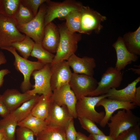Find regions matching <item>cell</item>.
Returning a JSON list of instances; mask_svg holds the SVG:
<instances>
[{
	"label": "cell",
	"mask_w": 140,
	"mask_h": 140,
	"mask_svg": "<svg viewBox=\"0 0 140 140\" xmlns=\"http://www.w3.org/2000/svg\"><path fill=\"white\" fill-rule=\"evenodd\" d=\"M57 26L60 33V39L56 54L51 64L67 60L76 51L78 43L81 39L80 33L70 32L67 28L65 22Z\"/></svg>",
	"instance_id": "1"
},
{
	"label": "cell",
	"mask_w": 140,
	"mask_h": 140,
	"mask_svg": "<svg viewBox=\"0 0 140 140\" xmlns=\"http://www.w3.org/2000/svg\"><path fill=\"white\" fill-rule=\"evenodd\" d=\"M2 50L10 52L14 56L15 60L13 65L15 68L21 72L24 76L23 80L20 86V89L23 93L26 92L32 87L30 79L33 72L35 71L41 69L45 64L38 61H31L23 58L18 54L15 49L12 46L4 48Z\"/></svg>",
	"instance_id": "2"
},
{
	"label": "cell",
	"mask_w": 140,
	"mask_h": 140,
	"mask_svg": "<svg viewBox=\"0 0 140 140\" xmlns=\"http://www.w3.org/2000/svg\"><path fill=\"white\" fill-rule=\"evenodd\" d=\"M109 121L107 124L109 135L115 139L123 132L140 124V118L131 110H119L111 116Z\"/></svg>",
	"instance_id": "3"
},
{
	"label": "cell",
	"mask_w": 140,
	"mask_h": 140,
	"mask_svg": "<svg viewBox=\"0 0 140 140\" xmlns=\"http://www.w3.org/2000/svg\"><path fill=\"white\" fill-rule=\"evenodd\" d=\"M45 4L44 26L55 19H64L72 11L80 10L83 5L81 2L75 0H66L61 2L47 0Z\"/></svg>",
	"instance_id": "4"
},
{
	"label": "cell",
	"mask_w": 140,
	"mask_h": 140,
	"mask_svg": "<svg viewBox=\"0 0 140 140\" xmlns=\"http://www.w3.org/2000/svg\"><path fill=\"white\" fill-rule=\"evenodd\" d=\"M108 97L106 94L97 96H84L81 97L77 100L75 106L77 118H88L99 124L104 117L105 112L97 111L95 107L100 100Z\"/></svg>",
	"instance_id": "5"
},
{
	"label": "cell",
	"mask_w": 140,
	"mask_h": 140,
	"mask_svg": "<svg viewBox=\"0 0 140 140\" xmlns=\"http://www.w3.org/2000/svg\"><path fill=\"white\" fill-rule=\"evenodd\" d=\"M12 17L0 14V48L11 46L12 44L21 41L26 35L22 34L17 28Z\"/></svg>",
	"instance_id": "6"
},
{
	"label": "cell",
	"mask_w": 140,
	"mask_h": 140,
	"mask_svg": "<svg viewBox=\"0 0 140 140\" xmlns=\"http://www.w3.org/2000/svg\"><path fill=\"white\" fill-rule=\"evenodd\" d=\"M45 3L40 7L37 15L29 23L17 26L18 30L31 38L35 43H41L44 35Z\"/></svg>",
	"instance_id": "7"
},
{
	"label": "cell",
	"mask_w": 140,
	"mask_h": 140,
	"mask_svg": "<svg viewBox=\"0 0 140 140\" xmlns=\"http://www.w3.org/2000/svg\"><path fill=\"white\" fill-rule=\"evenodd\" d=\"M80 12L81 33L89 34L93 31L99 33L103 27L101 23L106 17L87 6L83 5Z\"/></svg>",
	"instance_id": "8"
},
{
	"label": "cell",
	"mask_w": 140,
	"mask_h": 140,
	"mask_svg": "<svg viewBox=\"0 0 140 140\" xmlns=\"http://www.w3.org/2000/svg\"><path fill=\"white\" fill-rule=\"evenodd\" d=\"M123 79L121 71L118 70L115 67H109L102 74L96 88L88 96H97L106 94L110 89L119 87Z\"/></svg>",
	"instance_id": "9"
},
{
	"label": "cell",
	"mask_w": 140,
	"mask_h": 140,
	"mask_svg": "<svg viewBox=\"0 0 140 140\" xmlns=\"http://www.w3.org/2000/svg\"><path fill=\"white\" fill-rule=\"evenodd\" d=\"M97 82L93 76L72 73L69 84L78 100L88 96L96 88Z\"/></svg>",
	"instance_id": "10"
},
{
	"label": "cell",
	"mask_w": 140,
	"mask_h": 140,
	"mask_svg": "<svg viewBox=\"0 0 140 140\" xmlns=\"http://www.w3.org/2000/svg\"><path fill=\"white\" fill-rule=\"evenodd\" d=\"M51 75V64H46L41 69L34 71L31 75L35 81L33 88L26 93L32 95L52 94L50 85Z\"/></svg>",
	"instance_id": "11"
},
{
	"label": "cell",
	"mask_w": 140,
	"mask_h": 140,
	"mask_svg": "<svg viewBox=\"0 0 140 140\" xmlns=\"http://www.w3.org/2000/svg\"><path fill=\"white\" fill-rule=\"evenodd\" d=\"M50 85L52 91L69 84L72 73L67 61L51 64Z\"/></svg>",
	"instance_id": "12"
},
{
	"label": "cell",
	"mask_w": 140,
	"mask_h": 140,
	"mask_svg": "<svg viewBox=\"0 0 140 140\" xmlns=\"http://www.w3.org/2000/svg\"><path fill=\"white\" fill-rule=\"evenodd\" d=\"M53 91L52 101L60 106H66L74 118H77L75 110L77 100L69 84L62 86Z\"/></svg>",
	"instance_id": "13"
},
{
	"label": "cell",
	"mask_w": 140,
	"mask_h": 140,
	"mask_svg": "<svg viewBox=\"0 0 140 140\" xmlns=\"http://www.w3.org/2000/svg\"><path fill=\"white\" fill-rule=\"evenodd\" d=\"M73 118L66 106H60L52 101L48 115L45 120L48 124L59 127L65 130L70 122Z\"/></svg>",
	"instance_id": "14"
},
{
	"label": "cell",
	"mask_w": 140,
	"mask_h": 140,
	"mask_svg": "<svg viewBox=\"0 0 140 140\" xmlns=\"http://www.w3.org/2000/svg\"><path fill=\"white\" fill-rule=\"evenodd\" d=\"M100 106L104 108L105 111L104 117L99 124L102 127L106 126L110 117L116 110L121 109L131 110L135 109L136 106L132 102H123L107 97L100 100L97 103L96 107Z\"/></svg>",
	"instance_id": "15"
},
{
	"label": "cell",
	"mask_w": 140,
	"mask_h": 140,
	"mask_svg": "<svg viewBox=\"0 0 140 140\" xmlns=\"http://www.w3.org/2000/svg\"><path fill=\"white\" fill-rule=\"evenodd\" d=\"M67 60L74 73L91 76H93L94 74V69L96 64L94 58L87 56L81 58L74 54Z\"/></svg>",
	"instance_id": "16"
},
{
	"label": "cell",
	"mask_w": 140,
	"mask_h": 140,
	"mask_svg": "<svg viewBox=\"0 0 140 140\" xmlns=\"http://www.w3.org/2000/svg\"><path fill=\"white\" fill-rule=\"evenodd\" d=\"M112 46L116 53L117 60L115 67L118 70L121 71L128 65L138 60V56L131 53L127 49L122 37H119Z\"/></svg>",
	"instance_id": "17"
},
{
	"label": "cell",
	"mask_w": 140,
	"mask_h": 140,
	"mask_svg": "<svg viewBox=\"0 0 140 140\" xmlns=\"http://www.w3.org/2000/svg\"><path fill=\"white\" fill-rule=\"evenodd\" d=\"M33 95L26 92L21 93L16 89H8L2 95V97L5 105L10 113L30 99Z\"/></svg>",
	"instance_id": "18"
},
{
	"label": "cell",
	"mask_w": 140,
	"mask_h": 140,
	"mask_svg": "<svg viewBox=\"0 0 140 140\" xmlns=\"http://www.w3.org/2000/svg\"><path fill=\"white\" fill-rule=\"evenodd\" d=\"M60 33L58 26L52 22L46 25L41 44L46 50L52 53L56 52L59 44Z\"/></svg>",
	"instance_id": "19"
},
{
	"label": "cell",
	"mask_w": 140,
	"mask_h": 140,
	"mask_svg": "<svg viewBox=\"0 0 140 140\" xmlns=\"http://www.w3.org/2000/svg\"><path fill=\"white\" fill-rule=\"evenodd\" d=\"M140 81L139 76L129 84L125 88L120 90L113 88L107 94L108 98L120 101L132 102L138 83Z\"/></svg>",
	"instance_id": "20"
},
{
	"label": "cell",
	"mask_w": 140,
	"mask_h": 140,
	"mask_svg": "<svg viewBox=\"0 0 140 140\" xmlns=\"http://www.w3.org/2000/svg\"><path fill=\"white\" fill-rule=\"evenodd\" d=\"M48 124L45 120L35 116L31 113L24 119L18 122L17 126L30 129L36 137Z\"/></svg>",
	"instance_id": "21"
},
{
	"label": "cell",
	"mask_w": 140,
	"mask_h": 140,
	"mask_svg": "<svg viewBox=\"0 0 140 140\" xmlns=\"http://www.w3.org/2000/svg\"><path fill=\"white\" fill-rule=\"evenodd\" d=\"M36 137V140H66L65 130L59 127L49 124Z\"/></svg>",
	"instance_id": "22"
},
{
	"label": "cell",
	"mask_w": 140,
	"mask_h": 140,
	"mask_svg": "<svg viewBox=\"0 0 140 140\" xmlns=\"http://www.w3.org/2000/svg\"><path fill=\"white\" fill-rule=\"evenodd\" d=\"M40 96L34 95L30 99L10 112V115L18 122L22 121L31 113L33 107L38 101Z\"/></svg>",
	"instance_id": "23"
},
{
	"label": "cell",
	"mask_w": 140,
	"mask_h": 140,
	"mask_svg": "<svg viewBox=\"0 0 140 140\" xmlns=\"http://www.w3.org/2000/svg\"><path fill=\"white\" fill-rule=\"evenodd\" d=\"M52 94L42 95L33 108L31 113L34 116L46 120L52 102Z\"/></svg>",
	"instance_id": "24"
},
{
	"label": "cell",
	"mask_w": 140,
	"mask_h": 140,
	"mask_svg": "<svg viewBox=\"0 0 140 140\" xmlns=\"http://www.w3.org/2000/svg\"><path fill=\"white\" fill-rule=\"evenodd\" d=\"M125 45L131 53L140 55V26L135 31L126 33L122 38Z\"/></svg>",
	"instance_id": "25"
},
{
	"label": "cell",
	"mask_w": 140,
	"mask_h": 140,
	"mask_svg": "<svg viewBox=\"0 0 140 140\" xmlns=\"http://www.w3.org/2000/svg\"><path fill=\"white\" fill-rule=\"evenodd\" d=\"M18 123L10 114L0 120V129L2 130L4 137L7 140H16L15 135Z\"/></svg>",
	"instance_id": "26"
},
{
	"label": "cell",
	"mask_w": 140,
	"mask_h": 140,
	"mask_svg": "<svg viewBox=\"0 0 140 140\" xmlns=\"http://www.w3.org/2000/svg\"><path fill=\"white\" fill-rule=\"evenodd\" d=\"M30 56L36 58L38 61L45 64L52 63L55 57L54 55L45 49L41 43H35Z\"/></svg>",
	"instance_id": "27"
},
{
	"label": "cell",
	"mask_w": 140,
	"mask_h": 140,
	"mask_svg": "<svg viewBox=\"0 0 140 140\" xmlns=\"http://www.w3.org/2000/svg\"><path fill=\"white\" fill-rule=\"evenodd\" d=\"M35 43L31 38L26 35L22 40L13 43L11 46L18 51L23 57L27 59L31 55Z\"/></svg>",
	"instance_id": "28"
},
{
	"label": "cell",
	"mask_w": 140,
	"mask_h": 140,
	"mask_svg": "<svg viewBox=\"0 0 140 140\" xmlns=\"http://www.w3.org/2000/svg\"><path fill=\"white\" fill-rule=\"evenodd\" d=\"M64 18L66 21L65 23L67 28L70 32H78L81 33L80 10L72 11Z\"/></svg>",
	"instance_id": "29"
},
{
	"label": "cell",
	"mask_w": 140,
	"mask_h": 140,
	"mask_svg": "<svg viewBox=\"0 0 140 140\" xmlns=\"http://www.w3.org/2000/svg\"><path fill=\"white\" fill-rule=\"evenodd\" d=\"M35 16L29 9L20 3L13 18L17 25L26 24L32 20Z\"/></svg>",
	"instance_id": "30"
},
{
	"label": "cell",
	"mask_w": 140,
	"mask_h": 140,
	"mask_svg": "<svg viewBox=\"0 0 140 140\" xmlns=\"http://www.w3.org/2000/svg\"><path fill=\"white\" fill-rule=\"evenodd\" d=\"M20 3V0H0V14L13 17Z\"/></svg>",
	"instance_id": "31"
},
{
	"label": "cell",
	"mask_w": 140,
	"mask_h": 140,
	"mask_svg": "<svg viewBox=\"0 0 140 140\" xmlns=\"http://www.w3.org/2000/svg\"><path fill=\"white\" fill-rule=\"evenodd\" d=\"M81 127L92 135L103 134L101 130L92 120L85 117H78Z\"/></svg>",
	"instance_id": "32"
},
{
	"label": "cell",
	"mask_w": 140,
	"mask_h": 140,
	"mask_svg": "<svg viewBox=\"0 0 140 140\" xmlns=\"http://www.w3.org/2000/svg\"><path fill=\"white\" fill-rule=\"evenodd\" d=\"M139 125L123 132L115 138V140H140Z\"/></svg>",
	"instance_id": "33"
},
{
	"label": "cell",
	"mask_w": 140,
	"mask_h": 140,
	"mask_svg": "<svg viewBox=\"0 0 140 140\" xmlns=\"http://www.w3.org/2000/svg\"><path fill=\"white\" fill-rule=\"evenodd\" d=\"M16 140H34L33 132L25 127H18L16 128Z\"/></svg>",
	"instance_id": "34"
},
{
	"label": "cell",
	"mask_w": 140,
	"mask_h": 140,
	"mask_svg": "<svg viewBox=\"0 0 140 140\" xmlns=\"http://www.w3.org/2000/svg\"><path fill=\"white\" fill-rule=\"evenodd\" d=\"M47 0H20L21 3L29 9L35 16L37 14L39 8Z\"/></svg>",
	"instance_id": "35"
},
{
	"label": "cell",
	"mask_w": 140,
	"mask_h": 140,
	"mask_svg": "<svg viewBox=\"0 0 140 140\" xmlns=\"http://www.w3.org/2000/svg\"><path fill=\"white\" fill-rule=\"evenodd\" d=\"M77 133L73 119L69 123L65 130L66 140H76Z\"/></svg>",
	"instance_id": "36"
},
{
	"label": "cell",
	"mask_w": 140,
	"mask_h": 140,
	"mask_svg": "<svg viewBox=\"0 0 140 140\" xmlns=\"http://www.w3.org/2000/svg\"><path fill=\"white\" fill-rule=\"evenodd\" d=\"M7 61L4 53L0 51V65L6 63ZM10 71L7 69L0 70V88L3 86L4 82V77L10 73Z\"/></svg>",
	"instance_id": "37"
},
{
	"label": "cell",
	"mask_w": 140,
	"mask_h": 140,
	"mask_svg": "<svg viewBox=\"0 0 140 140\" xmlns=\"http://www.w3.org/2000/svg\"><path fill=\"white\" fill-rule=\"evenodd\" d=\"M5 105L2 100V95L0 94V116L4 118L10 113Z\"/></svg>",
	"instance_id": "38"
},
{
	"label": "cell",
	"mask_w": 140,
	"mask_h": 140,
	"mask_svg": "<svg viewBox=\"0 0 140 140\" xmlns=\"http://www.w3.org/2000/svg\"><path fill=\"white\" fill-rule=\"evenodd\" d=\"M88 136L93 140H115L112 136L106 135L105 134H90Z\"/></svg>",
	"instance_id": "39"
},
{
	"label": "cell",
	"mask_w": 140,
	"mask_h": 140,
	"mask_svg": "<svg viewBox=\"0 0 140 140\" xmlns=\"http://www.w3.org/2000/svg\"><path fill=\"white\" fill-rule=\"evenodd\" d=\"M136 106H140V87H136L132 102Z\"/></svg>",
	"instance_id": "40"
},
{
	"label": "cell",
	"mask_w": 140,
	"mask_h": 140,
	"mask_svg": "<svg viewBox=\"0 0 140 140\" xmlns=\"http://www.w3.org/2000/svg\"><path fill=\"white\" fill-rule=\"evenodd\" d=\"M76 140H93L81 132H77Z\"/></svg>",
	"instance_id": "41"
},
{
	"label": "cell",
	"mask_w": 140,
	"mask_h": 140,
	"mask_svg": "<svg viewBox=\"0 0 140 140\" xmlns=\"http://www.w3.org/2000/svg\"><path fill=\"white\" fill-rule=\"evenodd\" d=\"M4 136V134L3 130L0 129V140H2Z\"/></svg>",
	"instance_id": "42"
},
{
	"label": "cell",
	"mask_w": 140,
	"mask_h": 140,
	"mask_svg": "<svg viewBox=\"0 0 140 140\" xmlns=\"http://www.w3.org/2000/svg\"><path fill=\"white\" fill-rule=\"evenodd\" d=\"M2 140H7L6 138L4 137H4L3 138ZM15 140H16V139Z\"/></svg>",
	"instance_id": "43"
}]
</instances>
